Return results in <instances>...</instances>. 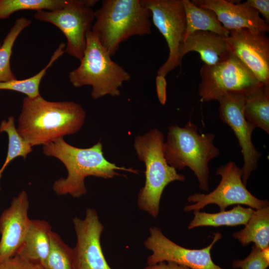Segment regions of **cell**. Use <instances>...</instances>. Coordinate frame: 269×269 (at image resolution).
<instances>
[{
    "mask_svg": "<svg viewBox=\"0 0 269 269\" xmlns=\"http://www.w3.org/2000/svg\"><path fill=\"white\" fill-rule=\"evenodd\" d=\"M43 267L45 269H75L73 249L53 231L50 251Z\"/></svg>",
    "mask_w": 269,
    "mask_h": 269,
    "instance_id": "4316f807",
    "label": "cell"
},
{
    "mask_svg": "<svg viewBox=\"0 0 269 269\" xmlns=\"http://www.w3.org/2000/svg\"><path fill=\"white\" fill-rule=\"evenodd\" d=\"M72 221L77 238L72 249L75 269H112L102 249L100 238L104 226L97 211L88 208L84 219L75 217Z\"/></svg>",
    "mask_w": 269,
    "mask_h": 269,
    "instance_id": "4fadbf2b",
    "label": "cell"
},
{
    "mask_svg": "<svg viewBox=\"0 0 269 269\" xmlns=\"http://www.w3.org/2000/svg\"><path fill=\"white\" fill-rule=\"evenodd\" d=\"M151 13L154 26L165 38L169 49L166 61L157 71L165 77L180 66L179 51L186 32V20L182 0H140Z\"/></svg>",
    "mask_w": 269,
    "mask_h": 269,
    "instance_id": "30bf717a",
    "label": "cell"
},
{
    "mask_svg": "<svg viewBox=\"0 0 269 269\" xmlns=\"http://www.w3.org/2000/svg\"><path fill=\"white\" fill-rule=\"evenodd\" d=\"M226 37L210 31H195L184 38L179 51L180 59L182 60L187 53L195 51L205 65L212 66L222 63L232 54Z\"/></svg>",
    "mask_w": 269,
    "mask_h": 269,
    "instance_id": "e0dca14e",
    "label": "cell"
},
{
    "mask_svg": "<svg viewBox=\"0 0 269 269\" xmlns=\"http://www.w3.org/2000/svg\"><path fill=\"white\" fill-rule=\"evenodd\" d=\"M0 269H45L40 264L29 261L16 254L0 262Z\"/></svg>",
    "mask_w": 269,
    "mask_h": 269,
    "instance_id": "f1b7e54d",
    "label": "cell"
},
{
    "mask_svg": "<svg viewBox=\"0 0 269 269\" xmlns=\"http://www.w3.org/2000/svg\"><path fill=\"white\" fill-rule=\"evenodd\" d=\"M91 30L86 36V46L79 66L70 72V83L76 88L91 86V97L97 100L107 95H121L120 88L131 76L114 61Z\"/></svg>",
    "mask_w": 269,
    "mask_h": 269,
    "instance_id": "8992f818",
    "label": "cell"
},
{
    "mask_svg": "<svg viewBox=\"0 0 269 269\" xmlns=\"http://www.w3.org/2000/svg\"><path fill=\"white\" fill-rule=\"evenodd\" d=\"M195 5L212 10L228 30L248 29L267 32L269 25L255 9L243 2L234 3L225 0H193Z\"/></svg>",
    "mask_w": 269,
    "mask_h": 269,
    "instance_id": "2e32d148",
    "label": "cell"
},
{
    "mask_svg": "<svg viewBox=\"0 0 269 269\" xmlns=\"http://www.w3.org/2000/svg\"><path fill=\"white\" fill-rule=\"evenodd\" d=\"M244 115L255 128H260L269 134V83L263 84L246 95Z\"/></svg>",
    "mask_w": 269,
    "mask_h": 269,
    "instance_id": "7402d4cb",
    "label": "cell"
},
{
    "mask_svg": "<svg viewBox=\"0 0 269 269\" xmlns=\"http://www.w3.org/2000/svg\"><path fill=\"white\" fill-rule=\"evenodd\" d=\"M269 262L266 260L261 250L255 245L249 255L243 259H235L232 263V268L241 269H267Z\"/></svg>",
    "mask_w": 269,
    "mask_h": 269,
    "instance_id": "83f0119b",
    "label": "cell"
},
{
    "mask_svg": "<svg viewBox=\"0 0 269 269\" xmlns=\"http://www.w3.org/2000/svg\"><path fill=\"white\" fill-rule=\"evenodd\" d=\"M97 0H71L63 8L52 11H37L35 19L49 22L58 27L67 39L65 51L80 61L86 46V36L95 19L92 7Z\"/></svg>",
    "mask_w": 269,
    "mask_h": 269,
    "instance_id": "52a82bcc",
    "label": "cell"
},
{
    "mask_svg": "<svg viewBox=\"0 0 269 269\" xmlns=\"http://www.w3.org/2000/svg\"><path fill=\"white\" fill-rule=\"evenodd\" d=\"M30 19L21 17L17 18L0 47V82L16 79L10 67V58L14 43L21 32L28 26Z\"/></svg>",
    "mask_w": 269,
    "mask_h": 269,
    "instance_id": "cb8c5ba5",
    "label": "cell"
},
{
    "mask_svg": "<svg viewBox=\"0 0 269 269\" xmlns=\"http://www.w3.org/2000/svg\"><path fill=\"white\" fill-rule=\"evenodd\" d=\"M143 269H191L186 266L172 262H162L153 265H147Z\"/></svg>",
    "mask_w": 269,
    "mask_h": 269,
    "instance_id": "1f68e13d",
    "label": "cell"
},
{
    "mask_svg": "<svg viewBox=\"0 0 269 269\" xmlns=\"http://www.w3.org/2000/svg\"><path fill=\"white\" fill-rule=\"evenodd\" d=\"M65 44L61 43L54 52L48 64L36 75L23 80L16 79L5 82H0V90L16 91L26 95V97L29 98H34L39 96V85L42 78L45 75L47 69L65 52Z\"/></svg>",
    "mask_w": 269,
    "mask_h": 269,
    "instance_id": "603a6c76",
    "label": "cell"
},
{
    "mask_svg": "<svg viewBox=\"0 0 269 269\" xmlns=\"http://www.w3.org/2000/svg\"><path fill=\"white\" fill-rule=\"evenodd\" d=\"M1 43L0 42V47L1 46Z\"/></svg>",
    "mask_w": 269,
    "mask_h": 269,
    "instance_id": "d6a6232c",
    "label": "cell"
},
{
    "mask_svg": "<svg viewBox=\"0 0 269 269\" xmlns=\"http://www.w3.org/2000/svg\"><path fill=\"white\" fill-rule=\"evenodd\" d=\"M151 13L140 0H104L95 10L91 31L111 56L133 36L151 33Z\"/></svg>",
    "mask_w": 269,
    "mask_h": 269,
    "instance_id": "3957f363",
    "label": "cell"
},
{
    "mask_svg": "<svg viewBox=\"0 0 269 269\" xmlns=\"http://www.w3.org/2000/svg\"><path fill=\"white\" fill-rule=\"evenodd\" d=\"M50 224L44 220L30 219L22 245L17 254L42 266L50 248Z\"/></svg>",
    "mask_w": 269,
    "mask_h": 269,
    "instance_id": "ac0fdd59",
    "label": "cell"
},
{
    "mask_svg": "<svg viewBox=\"0 0 269 269\" xmlns=\"http://www.w3.org/2000/svg\"><path fill=\"white\" fill-rule=\"evenodd\" d=\"M42 150L44 155L59 159L67 170V177L56 180L52 185L58 196L70 195L79 198L85 195L87 189L84 180L89 176L110 179L120 175L117 170L138 173L137 170L118 166L108 161L100 141L90 147L79 148L61 138L43 145Z\"/></svg>",
    "mask_w": 269,
    "mask_h": 269,
    "instance_id": "7a4b0ae2",
    "label": "cell"
},
{
    "mask_svg": "<svg viewBox=\"0 0 269 269\" xmlns=\"http://www.w3.org/2000/svg\"><path fill=\"white\" fill-rule=\"evenodd\" d=\"M225 38L230 53L261 83H269V39L265 32L244 28L230 31Z\"/></svg>",
    "mask_w": 269,
    "mask_h": 269,
    "instance_id": "5bb4252c",
    "label": "cell"
},
{
    "mask_svg": "<svg viewBox=\"0 0 269 269\" xmlns=\"http://www.w3.org/2000/svg\"><path fill=\"white\" fill-rule=\"evenodd\" d=\"M244 4L251 7L261 13L265 21L269 23V0H247L243 2Z\"/></svg>",
    "mask_w": 269,
    "mask_h": 269,
    "instance_id": "f546056e",
    "label": "cell"
},
{
    "mask_svg": "<svg viewBox=\"0 0 269 269\" xmlns=\"http://www.w3.org/2000/svg\"><path fill=\"white\" fill-rule=\"evenodd\" d=\"M216 174L221 177L217 187L207 194L196 193L189 196L187 201L192 204L185 206L184 211H200L211 204L218 205L220 211L235 204L245 205L254 210L269 206L267 200L257 198L246 188L242 179V169L234 161L219 166Z\"/></svg>",
    "mask_w": 269,
    "mask_h": 269,
    "instance_id": "ba28073f",
    "label": "cell"
},
{
    "mask_svg": "<svg viewBox=\"0 0 269 269\" xmlns=\"http://www.w3.org/2000/svg\"><path fill=\"white\" fill-rule=\"evenodd\" d=\"M71 0H0V19L24 10L52 11L63 8Z\"/></svg>",
    "mask_w": 269,
    "mask_h": 269,
    "instance_id": "484cf974",
    "label": "cell"
},
{
    "mask_svg": "<svg viewBox=\"0 0 269 269\" xmlns=\"http://www.w3.org/2000/svg\"><path fill=\"white\" fill-rule=\"evenodd\" d=\"M232 236L244 247L253 243L261 250L269 247V206L254 210L245 227Z\"/></svg>",
    "mask_w": 269,
    "mask_h": 269,
    "instance_id": "d6986e66",
    "label": "cell"
},
{
    "mask_svg": "<svg viewBox=\"0 0 269 269\" xmlns=\"http://www.w3.org/2000/svg\"><path fill=\"white\" fill-rule=\"evenodd\" d=\"M182 1L186 20L184 38L197 31L212 32L224 37L229 35V31L223 27L212 10L200 7L191 0Z\"/></svg>",
    "mask_w": 269,
    "mask_h": 269,
    "instance_id": "44dd1931",
    "label": "cell"
},
{
    "mask_svg": "<svg viewBox=\"0 0 269 269\" xmlns=\"http://www.w3.org/2000/svg\"><path fill=\"white\" fill-rule=\"evenodd\" d=\"M222 237L221 233H214L213 241L208 246L201 249H190L176 244L167 238L160 228L153 226L144 242V247L152 252L147 257V264L172 262L191 269H228L216 265L211 257L213 245Z\"/></svg>",
    "mask_w": 269,
    "mask_h": 269,
    "instance_id": "8fae6325",
    "label": "cell"
},
{
    "mask_svg": "<svg viewBox=\"0 0 269 269\" xmlns=\"http://www.w3.org/2000/svg\"><path fill=\"white\" fill-rule=\"evenodd\" d=\"M200 75L201 81L198 93L203 102L217 100L219 97L229 92L248 94L263 84L233 54L219 64H203Z\"/></svg>",
    "mask_w": 269,
    "mask_h": 269,
    "instance_id": "9c48e42d",
    "label": "cell"
},
{
    "mask_svg": "<svg viewBox=\"0 0 269 269\" xmlns=\"http://www.w3.org/2000/svg\"><path fill=\"white\" fill-rule=\"evenodd\" d=\"M156 93L158 99L161 105H165L167 100V82L165 77L157 75L155 78Z\"/></svg>",
    "mask_w": 269,
    "mask_h": 269,
    "instance_id": "4dcf8cb0",
    "label": "cell"
},
{
    "mask_svg": "<svg viewBox=\"0 0 269 269\" xmlns=\"http://www.w3.org/2000/svg\"><path fill=\"white\" fill-rule=\"evenodd\" d=\"M86 116L83 108L74 101H49L40 95L25 97L16 129L31 147L43 146L78 132Z\"/></svg>",
    "mask_w": 269,
    "mask_h": 269,
    "instance_id": "6da1fadb",
    "label": "cell"
},
{
    "mask_svg": "<svg viewBox=\"0 0 269 269\" xmlns=\"http://www.w3.org/2000/svg\"><path fill=\"white\" fill-rule=\"evenodd\" d=\"M164 136L157 129L137 135L134 146L138 158L145 167L144 185L137 197L138 208L152 217H157L161 197L165 187L174 181H184L185 176L169 165L164 156Z\"/></svg>",
    "mask_w": 269,
    "mask_h": 269,
    "instance_id": "5b68a950",
    "label": "cell"
},
{
    "mask_svg": "<svg viewBox=\"0 0 269 269\" xmlns=\"http://www.w3.org/2000/svg\"><path fill=\"white\" fill-rule=\"evenodd\" d=\"M212 133L199 134L198 128L188 122L182 128L176 125L169 127L163 153L167 163L175 169L189 167L196 175L199 187L209 191V162L220 155L213 140Z\"/></svg>",
    "mask_w": 269,
    "mask_h": 269,
    "instance_id": "277c9868",
    "label": "cell"
},
{
    "mask_svg": "<svg viewBox=\"0 0 269 269\" xmlns=\"http://www.w3.org/2000/svg\"><path fill=\"white\" fill-rule=\"evenodd\" d=\"M27 192L21 191L13 198L0 216V262L16 255L23 242L30 219Z\"/></svg>",
    "mask_w": 269,
    "mask_h": 269,
    "instance_id": "9a60e30c",
    "label": "cell"
},
{
    "mask_svg": "<svg viewBox=\"0 0 269 269\" xmlns=\"http://www.w3.org/2000/svg\"><path fill=\"white\" fill-rule=\"evenodd\" d=\"M2 132L7 134L8 142L6 157L0 168V179L4 170L12 160L18 156L25 159L32 150V147L18 134L13 116H9L7 120L1 122L0 134Z\"/></svg>",
    "mask_w": 269,
    "mask_h": 269,
    "instance_id": "d4e9b609",
    "label": "cell"
},
{
    "mask_svg": "<svg viewBox=\"0 0 269 269\" xmlns=\"http://www.w3.org/2000/svg\"><path fill=\"white\" fill-rule=\"evenodd\" d=\"M254 210L250 207H244L241 205H238L230 210L220 211L216 213L194 211V218L190 222L188 229H192L205 226L217 227L223 226L245 225Z\"/></svg>",
    "mask_w": 269,
    "mask_h": 269,
    "instance_id": "ffe728a7",
    "label": "cell"
},
{
    "mask_svg": "<svg viewBox=\"0 0 269 269\" xmlns=\"http://www.w3.org/2000/svg\"><path fill=\"white\" fill-rule=\"evenodd\" d=\"M246 95L241 92H229L217 99L219 103V117L233 131L241 148L244 162L241 168L242 179L245 186L252 172L257 169L258 160L262 156L252 140L255 128L244 117Z\"/></svg>",
    "mask_w": 269,
    "mask_h": 269,
    "instance_id": "7c38bea8",
    "label": "cell"
}]
</instances>
